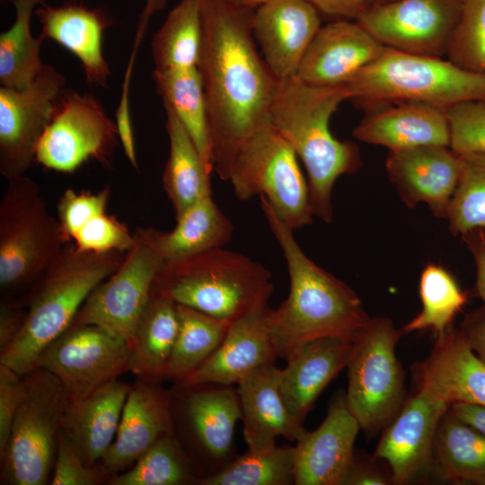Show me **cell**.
<instances>
[{"label": "cell", "instance_id": "1", "mask_svg": "<svg viewBox=\"0 0 485 485\" xmlns=\"http://www.w3.org/2000/svg\"><path fill=\"white\" fill-rule=\"evenodd\" d=\"M254 9L226 0H201L200 73L214 170L227 181L245 144L270 124L278 84L256 47Z\"/></svg>", "mask_w": 485, "mask_h": 485}, {"label": "cell", "instance_id": "2", "mask_svg": "<svg viewBox=\"0 0 485 485\" xmlns=\"http://www.w3.org/2000/svg\"><path fill=\"white\" fill-rule=\"evenodd\" d=\"M260 207L269 230L286 260L289 294L270 312V331L278 357L324 337L357 338L370 317L357 294L344 281L313 261L294 236V230L260 196Z\"/></svg>", "mask_w": 485, "mask_h": 485}, {"label": "cell", "instance_id": "3", "mask_svg": "<svg viewBox=\"0 0 485 485\" xmlns=\"http://www.w3.org/2000/svg\"><path fill=\"white\" fill-rule=\"evenodd\" d=\"M348 100L345 84L318 87L295 75L278 81L270 122L287 139L307 172L313 216L333 219L332 189L337 180L361 166L357 146L335 137L330 121L340 104Z\"/></svg>", "mask_w": 485, "mask_h": 485}, {"label": "cell", "instance_id": "4", "mask_svg": "<svg viewBox=\"0 0 485 485\" xmlns=\"http://www.w3.org/2000/svg\"><path fill=\"white\" fill-rule=\"evenodd\" d=\"M125 254L82 251L68 242L17 298L25 306V322L15 340L0 353V364L20 375L36 368L43 349L69 328L89 295L118 269Z\"/></svg>", "mask_w": 485, "mask_h": 485}, {"label": "cell", "instance_id": "5", "mask_svg": "<svg viewBox=\"0 0 485 485\" xmlns=\"http://www.w3.org/2000/svg\"><path fill=\"white\" fill-rule=\"evenodd\" d=\"M272 278L262 263L221 247L165 260L155 276L151 295L233 323L269 306L274 291Z\"/></svg>", "mask_w": 485, "mask_h": 485}, {"label": "cell", "instance_id": "6", "mask_svg": "<svg viewBox=\"0 0 485 485\" xmlns=\"http://www.w3.org/2000/svg\"><path fill=\"white\" fill-rule=\"evenodd\" d=\"M345 85L348 100L368 108L419 102L445 110L464 101H485V74L465 70L445 57L389 48Z\"/></svg>", "mask_w": 485, "mask_h": 485}, {"label": "cell", "instance_id": "7", "mask_svg": "<svg viewBox=\"0 0 485 485\" xmlns=\"http://www.w3.org/2000/svg\"><path fill=\"white\" fill-rule=\"evenodd\" d=\"M7 181L0 200L2 299L22 295L70 242L33 180L21 175Z\"/></svg>", "mask_w": 485, "mask_h": 485}, {"label": "cell", "instance_id": "8", "mask_svg": "<svg viewBox=\"0 0 485 485\" xmlns=\"http://www.w3.org/2000/svg\"><path fill=\"white\" fill-rule=\"evenodd\" d=\"M24 391L1 460V484L44 485L55 463L58 434L71 402L60 381L36 367Z\"/></svg>", "mask_w": 485, "mask_h": 485}, {"label": "cell", "instance_id": "9", "mask_svg": "<svg viewBox=\"0 0 485 485\" xmlns=\"http://www.w3.org/2000/svg\"><path fill=\"white\" fill-rule=\"evenodd\" d=\"M403 335L391 319L371 318L354 340L348 368L347 404L368 436L384 430L408 400L404 371L395 353Z\"/></svg>", "mask_w": 485, "mask_h": 485}, {"label": "cell", "instance_id": "10", "mask_svg": "<svg viewBox=\"0 0 485 485\" xmlns=\"http://www.w3.org/2000/svg\"><path fill=\"white\" fill-rule=\"evenodd\" d=\"M298 161L292 146L270 123L242 148L228 181L240 201L264 197L295 231L312 224L313 217L307 179Z\"/></svg>", "mask_w": 485, "mask_h": 485}, {"label": "cell", "instance_id": "11", "mask_svg": "<svg viewBox=\"0 0 485 485\" xmlns=\"http://www.w3.org/2000/svg\"><path fill=\"white\" fill-rule=\"evenodd\" d=\"M176 388L170 392L173 435L199 481L219 472L237 457L234 444L241 419L237 390L218 384H176Z\"/></svg>", "mask_w": 485, "mask_h": 485}, {"label": "cell", "instance_id": "12", "mask_svg": "<svg viewBox=\"0 0 485 485\" xmlns=\"http://www.w3.org/2000/svg\"><path fill=\"white\" fill-rule=\"evenodd\" d=\"M134 237L121 264L93 290L71 324L99 326L130 346L155 276L165 261L162 231L137 227Z\"/></svg>", "mask_w": 485, "mask_h": 485}, {"label": "cell", "instance_id": "13", "mask_svg": "<svg viewBox=\"0 0 485 485\" xmlns=\"http://www.w3.org/2000/svg\"><path fill=\"white\" fill-rule=\"evenodd\" d=\"M117 125L93 94L64 91L37 147L45 168L73 172L89 159L107 165L118 145Z\"/></svg>", "mask_w": 485, "mask_h": 485}, {"label": "cell", "instance_id": "14", "mask_svg": "<svg viewBox=\"0 0 485 485\" xmlns=\"http://www.w3.org/2000/svg\"><path fill=\"white\" fill-rule=\"evenodd\" d=\"M130 356V344L106 330L71 325L43 349L36 367L53 374L75 401L129 371Z\"/></svg>", "mask_w": 485, "mask_h": 485}, {"label": "cell", "instance_id": "15", "mask_svg": "<svg viewBox=\"0 0 485 485\" xmlns=\"http://www.w3.org/2000/svg\"><path fill=\"white\" fill-rule=\"evenodd\" d=\"M65 85L64 75L45 64L29 86L0 88V172L6 180L24 175L36 162L39 142Z\"/></svg>", "mask_w": 485, "mask_h": 485}, {"label": "cell", "instance_id": "16", "mask_svg": "<svg viewBox=\"0 0 485 485\" xmlns=\"http://www.w3.org/2000/svg\"><path fill=\"white\" fill-rule=\"evenodd\" d=\"M462 7V0H393L375 4L357 22L386 48L445 57Z\"/></svg>", "mask_w": 485, "mask_h": 485}, {"label": "cell", "instance_id": "17", "mask_svg": "<svg viewBox=\"0 0 485 485\" xmlns=\"http://www.w3.org/2000/svg\"><path fill=\"white\" fill-rule=\"evenodd\" d=\"M385 169L407 207L423 202L435 216L446 219L462 173L461 154L440 145L389 151Z\"/></svg>", "mask_w": 485, "mask_h": 485}, {"label": "cell", "instance_id": "18", "mask_svg": "<svg viewBox=\"0 0 485 485\" xmlns=\"http://www.w3.org/2000/svg\"><path fill=\"white\" fill-rule=\"evenodd\" d=\"M449 408L419 390L384 429L375 457L388 463L392 483L408 484L431 466L437 427Z\"/></svg>", "mask_w": 485, "mask_h": 485}, {"label": "cell", "instance_id": "19", "mask_svg": "<svg viewBox=\"0 0 485 485\" xmlns=\"http://www.w3.org/2000/svg\"><path fill=\"white\" fill-rule=\"evenodd\" d=\"M360 429L346 393L334 396L322 424L295 441V485H343Z\"/></svg>", "mask_w": 485, "mask_h": 485}, {"label": "cell", "instance_id": "20", "mask_svg": "<svg viewBox=\"0 0 485 485\" xmlns=\"http://www.w3.org/2000/svg\"><path fill=\"white\" fill-rule=\"evenodd\" d=\"M385 48L357 21L334 20L319 29L295 76L312 86L344 84L375 61Z\"/></svg>", "mask_w": 485, "mask_h": 485}, {"label": "cell", "instance_id": "21", "mask_svg": "<svg viewBox=\"0 0 485 485\" xmlns=\"http://www.w3.org/2000/svg\"><path fill=\"white\" fill-rule=\"evenodd\" d=\"M251 27L264 61L282 81L295 75L321 14L307 0H266L254 9Z\"/></svg>", "mask_w": 485, "mask_h": 485}, {"label": "cell", "instance_id": "22", "mask_svg": "<svg viewBox=\"0 0 485 485\" xmlns=\"http://www.w3.org/2000/svg\"><path fill=\"white\" fill-rule=\"evenodd\" d=\"M173 434L170 392L137 378L130 386L119 428L101 462L110 477L130 468L162 437Z\"/></svg>", "mask_w": 485, "mask_h": 485}, {"label": "cell", "instance_id": "23", "mask_svg": "<svg viewBox=\"0 0 485 485\" xmlns=\"http://www.w3.org/2000/svg\"><path fill=\"white\" fill-rule=\"evenodd\" d=\"M268 306L234 322L212 356L181 385L237 384L278 357Z\"/></svg>", "mask_w": 485, "mask_h": 485}, {"label": "cell", "instance_id": "24", "mask_svg": "<svg viewBox=\"0 0 485 485\" xmlns=\"http://www.w3.org/2000/svg\"><path fill=\"white\" fill-rule=\"evenodd\" d=\"M449 406L464 402L485 406V362L453 326L436 337L429 357L420 366V387Z\"/></svg>", "mask_w": 485, "mask_h": 485}, {"label": "cell", "instance_id": "25", "mask_svg": "<svg viewBox=\"0 0 485 485\" xmlns=\"http://www.w3.org/2000/svg\"><path fill=\"white\" fill-rule=\"evenodd\" d=\"M34 14L43 39L52 40L73 53L81 62L88 84L107 87L110 70L102 52V37L114 23L110 15L103 9L88 8L75 1L54 7L43 4Z\"/></svg>", "mask_w": 485, "mask_h": 485}, {"label": "cell", "instance_id": "26", "mask_svg": "<svg viewBox=\"0 0 485 485\" xmlns=\"http://www.w3.org/2000/svg\"><path fill=\"white\" fill-rule=\"evenodd\" d=\"M354 340L340 337L319 338L295 348L280 369V390L294 416L303 424L319 395L347 367Z\"/></svg>", "mask_w": 485, "mask_h": 485}, {"label": "cell", "instance_id": "27", "mask_svg": "<svg viewBox=\"0 0 485 485\" xmlns=\"http://www.w3.org/2000/svg\"><path fill=\"white\" fill-rule=\"evenodd\" d=\"M374 108L354 128L352 135L356 139L389 151L428 145L450 146V126L445 109L419 102Z\"/></svg>", "mask_w": 485, "mask_h": 485}, {"label": "cell", "instance_id": "28", "mask_svg": "<svg viewBox=\"0 0 485 485\" xmlns=\"http://www.w3.org/2000/svg\"><path fill=\"white\" fill-rule=\"evenodd\" d=\"M236 390L243 436L249 449L274 445L278 436L295 442L305 430L284 401L280 369L274 363L243 378L237 384Z\"/></svg>", "mask_w": 485, "mask_h": 485}, {"label": "cell", "instance_id": "29", "mask_svg": "<svg viewBox=\"0 0 485 485\" xmlns=\"http://www.w3.org/2000/svg\"><path fill=\"white\" fill-rule=\"evenodd\" d=\"M129 389L116 379L70 402L62 429L89 465H98L114 441Z\"/></svg>", "mask_w": 485, "mask_h": 485}, {"label": "cell", "instance_id": "30", "mask_svg": "<svg viewBox=\"0 0 485 485\" xmlns=\"http://www.w3.org/2000/svg\"><path fill=\"white\" fill-rule=\"evenodd\" d=\"M163 106L169 155L163 174V186L177 216L191 204L212 195V171L203 162L194 141L176 113L169 106Z\"/></svg>", "mask_w": 485, "mask_h": 485}, {"label": "cell", "instance_id": "31", "mask_svg": "<svg viewBox=\"0 0 485 485\" xmlns=\"http://www.w3.org/2000/svg\"><path fill=\"white\" fill-rule=\"evenodd\" d=\"M177 332V304L151 295L136 330L129 372L147 382L165 380Z\"/></svg>", "mask_w": 485, "mask_h": 485}, {"label": "cell", "instance_id": "32", "mask_svg": "<svg viewBox=\"0 0 485 485\" xmlns=\"http://www.w3.org/2000/svg\"><path fill=\"white\" fill-rule=\"evenodd\" d=\"M156 93L178 116L208 169L214 170L207 101L198 66L155 69Z\"/></svg>", "mask_w": 485, "mask_h": 485}, {"label": "cell", "instance_id": "33", "mask_svg": "<svg viewBox=\"0 0 485 485\" xmlns=\"http://www.w3.org/2000/svg\"><path fill=\"white\" fill-rule=\"evenodd\" d=\"M170 232H163L162 245L165 260H176L225 246L234 226L215 202L212 195L189 206L175 216Z\"/></svg>", "mask_w": 485, "mask_h": 485}, {"label": "cell", "instance_id": "34", "mask_svg": "<svg viewBox=\"0 0 485 485\" xmlns=\"http://www.w3.org/2000/svg\"><path fill=\"white\" fill-rule=\"evenodd\" d=\"M435 460L445 479L485 485V435L449 410L437 427Z\"/></svg>", "mask_w": 485, "mask_h": 485}, {"label": "cell", "instance_id": "35", "mask_svg": "<svg viewBox=\"0 0 485 485\" xmlns=\"http://www.w3.org/2000/svg\"><path fill=\"white\" fill-rule=\"evenodd\" d=\"M177 316L178 332L166 374L176 384L212 356L232 324L182 304H177Z\"/></svg>", "mask_w": 485, "mask_h": 485}, {"label": "cell", "instance_id": "36", "mask_svg": "<svg viewBox=\"0 0 485 485\" xmlns=\"http://www.w3.org/2000/svg\"><path fill=\"white\" fill-rule=\"evenodd\" d=\"M15 20L0 35V84L3 87L21 90L29 86L44 66L40 48L41 35L31 31L32 14L45 0H12Z\"/></svg>", "mask_w": 485, "mask_h": 485}, {"label": "cell", "instance_id": "37", "mask_svg": "<svg viewBox=\"0 0 485 485\" xmlns=\"http://www.w3.org/2000/svg\"><path fill=\"white\" fill-rule=\"evenodd\" d=\"M201 42V0H181L153 36L154 68L198 66Z\"/></svg>", "mask_w": 485, "mask_h": 485}, {"label": "cell", "instance_id": "38", "mask_svg": "<svg viewBox=\"0 0 485 485\" xmlns=\"http://www.w3.org/2000/svg\"><path fill=\"white\" fill-rule=\"evenodd\" d=\"M419 293L422 309L401 329L403 334L431 329L443 335L468 301L454 277L442 265L429 262L421 271Z\"/></svg>", "mask_w": 485, "mask_h": 485}, {"label": "cell", "instance_id": "39", "mask_svg": "<svg viewBox=\"0 0 485 485\" xmlns=\"http://www.w3.org/2000/svg\"><path fill=\"white\" fill-rule=\"evenodd\" d=\"M294 446L277 445L249 449L219 472L200 479L198 485H292L295 484Z\"/></svg>", "mask_w": 485, "mask_h": 485}, {"label": "cell", "instance_id": "40", "mask_svg": "<svg viewBox=\"0 0 485 485\" xmlns=\"http://www.w3.org/2000/svg\"><path fill=\"white\" fill-rule=\"evenodd\" d=\"M191 463L173 434L159 439L128 470L109 477V485L198 484Z\"/></svg>", "mask_w": 485, "mask_h": 485}, {"label": "cell", "instance_id": "41", "mask_svg": "<svg viewBox=\"0 0 485 485\" xmlns=\"http://www.w3.org/2000/svg\"><path fill=\"white\" fill-rule=\"evenodd\" d=\"M461 155L462 173L446 217L455 236L485 226V154Z\"/></svg>", "mask_w": 485, "mask_h": 485}, {"label": "cell", "instance_id": "42", "mask_svg": "<svg viewBox=\"0 0 485 485\" xmlns=\"http://www.w3.org/2000/svg\"><path fill=\"white\" fill-rule=\"evenodd\" d=\"M447 59L458 66L485 74V0H463Z\"/></svg>", "mask_w": 485, "mask_h": 485}, {"label": "cell", "instance_id": "43", "mask_svg": "<svg viewBox=\"0 0 485 485\" xmlns=\"http://www.w3.org/2000/svg\"><path fill=\"white\" fill-rule=\"evenodd\" d=\"M445 111L450 126V147L459 154H485V101H464Z\"/></svg>", "mask_w": 485, "mask_h": 485}, {"label": "cell", "instance_id": "44", "mask_svg": "<svg viewBox=\"0 0 485 485\" xmlns=\"http://www.w3.org/2000/svg\"><path fill=\"white\" fill-rule=\"evenodd\" d=\"M134 241V233H130L128 226L114 216L105 212L88 221L72 242L82 251L127 252Z\"/></svg>", "mask_w": 485, "mask_h": 485}, {"label": "cell", "instance_id": "45", "mask_svg": "<svg viewBox=\"0 0 485 485\" xmlns=\"http://www.w3.org/2000/svg\"><path fill=\"white\" fill-rule=\"evenodd\" d=\"M109 476L101 465H89L70 436L61 429L50 480L52 485H99Z\"/></svg>", "mask_w": 485, "mask_h": 485}, {"label": "cell", "instance_id": "46", "mask_svg": "<svg viewBox=\"0 0 485 485\" xmlns=\"http://www.w3.org/2000/svg\"><path fill=\"white\" fill-rule=\"evenodd\" d=\"M110 197L109 188L98 192L66 189L57 203V220L68 242L94 216L105 213Z\"/></svg>", "mask_w": 485, "mask_h": 485}, {"label": "cell", "instance_id": "47", "mask_svg": "<svg viewBox=\"0 0 485 485\" xmlns=\"http://www.w3.org/2000/svg\"><path fill=\"white\" fill-rule=\"evenodd\" d=\"M24 391L23 375L0 364V456L10 436L13 421Z\"/></svg>", "mask_w": 485, "mask_h": 485}, {"label": "cell", "instance_id": "48", "mask_svg": "<svg viewBox=\"0 0 485 485\" xmlns=\"http://www.w3.org/2000/svg\"><path fill=\"white\" fill-rule=\"evenodd\" d=\"M25 306L17 299H1L0 353L17 337L25 322Z\"/></svg>", "mask_w": 485, "mask_h": 485}, {"label": "cell", "instance_id": "49", "mask_svg": "<svg viewBox=\"0 0 485 485\" xmlns=\"http://www.w3.org/2000/svg\"><path fill=\"white\" fill-rule=\"evenodd\" d=\"M322 15L334 20L357 21L374 4L375 0H307Z\"/></svg>", "mask_w": 485, "mask_h": 485}, {"label": "cell", "instance_id": "50", "mask_svg": "<svg viewBox=\"0 0 485 485\" xmlns=\"http://www.w3.org/2000/svg\"><path fill=\"white\" fill-rule=\"evenodd\" d=\"M476 264V295L485 305V226L473 228L461 235Z\"/></svg>", "mask_w": 485, "mask_h": 485}, {"label": "cell", "instance_id": "51", "mask_svg": "<svg viewBox=\"0 0 485 485\" xmlns=\"http://www.w3.org/2000/svg\"><path fill=\"white\" fill-rule=\"evenodd\" d=\"M459 330L473 352L485 362V305L467 313Z\"/></svg>", "mask_w": 485, "mask_h": 485}, {"label": "cell", "instance_id": "52", "mask_svg": "<svg viewBox=\"0 0 485 485\" xmlns=\"http://www.w3.org/2000/svg\"><path fill=\"white\" fill-rule=\"evenodd\" d=\"M392 483V478L387 477L376 467L356 458L355 454L348 467L343 485H386Z\"/></svg>", "mask_w": 485, "mask_h": 485}, {"label": "cell", "instance_id": "53", "mask_svg": "<svg viewBox=\"0 0 485 485\" xmlns=\"http://www.w3.org/2000/svg\"><path fill=\"white\" fill-rule=\"evenodd\" d=\"M449 410L457 419L485 435V406L458 402L452 404Z\"/></svg>", "mask_w": 485, "mask_h": 485}, {"label": "cell", "instance_id": "54", "mask_svg": "<svg viewBox=\"0 0 485 485\" xmlns=\"http://www.w3.org/2000/svg\"><path fill=\"white\" fill-rule=\"evenodd\" d=\"M75 1V0H70ZM167 4V0H146L145 6L139 16L137 33L144 35L149 23L151 16L160 11H163Z\"/></svg>", "mask_w": 485, "mask_h": 485}, {"label": "cell", "instance_id": "55", "mask_svg": "<svg viewBox=\"0 0 485 485\" xmlns=\"http://www.w3.org/2000/svg\"><path fill=\"white\" fill-rule=\"evenodd\" d=\"M226 1L238 6L256 9L259 5H260L266 0H226Z\"/></svg>", "mask_w": 485, "mask_h": 485}, {"label": "cell", "instance_id": "56", "mask_svg": "<svg viewBox=\"0 0 485 485\" xmlns=\"http://www.w3.org/2000/svg\"><path fill=\"white\" fill-rule=\"evenodd\" d=\"M393 0H375V4H381V3H386Z\"/></svg>", "mask_w": 485, "mask_h": 485}, {"label": "cell", "instance_id": "57", "mask_svg": "<svg viewBox=\"0 0 485 485\" xmlns=\"http://www.w3.org/2000/svg\"><path fill=\"white\" fill-rule=\"evenodd\" d=\"M462 1H463V0H462Z\"/></svg>", "mask_w": 485, "mask_h": 485}]
</instances>
